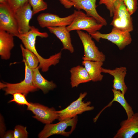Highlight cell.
Instances as JSON below:
<instances>
[{"label": "cell", "instance_id": "cell-1", "mask_svg": "<svg viewBox=\"0 0 138 138\" xmlns=\"http://www.w3.org/2000/svg\"><path fill=\"white\" fill-rule=\"evenodd\" d=\"M122 0H116L113 10V19L110 25L121 31L130 32L134 29L133 19Z\"/></svg>", "mask_w": 138, "mask_h": 138}, {"label": "cell", "instance_id": "cell-2", "mask_svg": "<svg viewBox=\"0 0 138 138\" xmlns=\"http://www.w3.org/2000/svg\"><path fill=\"white\" fill-rule=\"evenodd\" d=\"M24 63L25 76L23 80L16 83L0 82V89H2L5 91V95L20 93L26 96L29 92H34L38 89L33 82V70L29 68L25 63Z\"/></svg>", "mask_w": 138, "mask_h": 138}, {"label": "cell", "instance_id": "cell-3", "mask_svg": "<svg viewBox=\"0 0 138 138\" xmlns=\"http://www.w3.org/2000/svg\"><path fill=\"white\" fill-rule=\"evenodd\" d=\"M78 121V117L76 116L71 118L59 121L56 124H46L38 134V137L40 138H47L55 134L68 137L73 132L68 129L74 131Z\"/></svg>", "mask_w": 138, "mask_h": 138}, {"label": "cell", "instance_id": "cell-4", "mask_svg": "<svg viewBox=\"0 0 138 138\" xmlns=\"http://www.w3.org/2000/svg\"><path fill=\"white\" fill-rule=\"evenodd\" d=\"M74 11V18L71 23L66 26L70 32L74 30H84L90 35L100 30L103 26L94 18L80 10Z\"/></svg>", "mask_w": 138, "mask_h": 138}, {"label": "cell", "instance_id": "cell-5", "mask_svg": "<svg viewBox=\"0 0 138 138\" xmlns=\"http://www.w3.org/2000/svg\"><path fill=\"white\" fill-rule=\"evenodd\" d=\"M86 92L81 93L78 98L68 106L61 110L56 111L59 121L71 118L86 111L93 110L94 107L90 105L91 102H85L83 99L87 95Z\"/></svg>", "mask_w": 138, "mask_h": 138}, {"label": "cell", "instance_id": "cell-6", "mask_svg": "<svg viewBox=\"0 0 138 138\" xmlns=\"http://www.w3.org/2000/svg\"><path fill=\"white\" fill-rule=\"evenodd\" d=\"M78 34L83 44L84 50L83 60L95 61H105V56L99 51L91 35L81 30H77Z\"/></svg>", "mask_w": 138, "mask_h": 138}, {"label": "cell", "instance_id": "cell-7", "mask_svg": "<svg viewBox=\"0 0 138 138\" xmlns=\"http://www.w3.org/2000/svg\"><path fill=\"white\" fill-rule=\"evenodd\" d=\"M90 35L97 42L101 38L107 39L116 44L120 50L130 44L132 41L130 32L122 31L113 27L109 33L102 34L98 31Z\"/></svg>", "mask_w": 138, "mask_h": 138}, {"label": "cell", "instance_id": "cell-8", "mask_svg": "<svg viewBox=\"0 0 138 138\" xmlns=\"http://www.w3.org/2000/svg\"><path fill=\"white\" fill-rule=\"evenodd\" d=\"M0 30L17 36L19 34L14 12L7 3L0 4Z\"/></svg>", "mask_w": 138, "mask_h": 138}, {"label": "cell", "instance_id": "cell-9", "mask_svg": "<svg viewBox=\"0 0 138 138\" xmlns=\"http://www.w3.org/2000/svg\"><path fill=\"white\" fill-rule=\"evenodd\" d=\"M30 103L27 110L31 111L34 115L33 117L38 121L46 124L58 119V114L54 108H49L39 103Z\"/></svg>", "mask_w": 138, "mask_h": 138}, {"label": "cell", "instance_id": "cell-10", "mask_svg": "<svg viewBox=\"0 0 138 138\" xmlns=\"http://www.w3.org/2000/svg\"><path fill=\"white\" fill-rule=\"evenodd\" d=\"M74 11L72 14L66 17H61L58 15L49 13H44L39 14L37 20L41 28L49 27H59L67 26L73 21L75 16Z\"/></svg>", "mask_w": 138, "mask_h": 138}, {"label": "cell", "instance_id": "cell-11", "mask_svg": "<svg viewBox=\"0 0 138 138\" xmlns=\"http://www.w3.org/2000/svg\"><path fill=\"white\" fill-rule=\"evenodd\" d=\"M17 23L19 34L25 33L31 29L29 22L33 13L31 7L28 3L14 12Z\"/></svg>", "mask_w": 138, "mask_h": 138}, {"label": "cell", "instance_id": "cell-12", "mask_svg": "<svg viewBox=\"0 0 138 138\" xmlns=\"http://www.w3.org/2000/svg\"><path fill=\"white\" fill-rule=\"evenodd\" d=\"M120 127L114 138H132L138 133V112L134 113L129 118L122 121Z\"/></svg>", "mask_w": 138, "mask_h": 138}, {"label": "cell", "instance_id": "cell-13", "mask_svg": "<svg viewBox=\"0 0 138 138\" xmlns=\"http://www.w3.org/2000/svg\"><path fill=\"white\" fill-rule=\"evenodd\" d=\"M69 0L74 3V7L78 10H83L87 15L93 17L99 23L103 26L107 25V23L105 19L100 15L96 10V0Z\"/></svg>", "mask_w": 138, "mask_h": 138}, {"label": "cell", "instance_id": "cell-14", "mask_svg": "<svg viewBox=\"0 0 138 138\" xmlns=\"http://www.w3.org/2000/svg\"><path fill=\"white\" fill-rule=\"evenodd\" d=\"M127 71V68L123 67H117L112 70L102 67L101 69L102 72L108 73L114 77L113 89L120 91L124 95L128 89L125 82Z\"/></svg>", "mask_w": 138, "mask_h": 138}, {"label": "cell", "instance_id": "cell-15", "mask_svg": "<svg viewBox=\"0 0 138 138\" xmlns=\"http://www.w3.org/2000/svg\"><path fill=\"white\" fill-rule=\"evenodd\" d=\"M50 32L55 35L61 42L63 50H67L73 53L74 49L72 43L70 32L66 26L49 27L47 28Z\"/></svg>", "mask_w": 138, "mask_h": 138}, {"label": "cell", "instance_id": "cell-16", "mask_svg": "<svg viewBox=\"0 0 138 138\" xmlns=\"http://www.w3.org/2000/svg\"><path fill=\"white\" fill-rule=\"evenodd\" d=\"M14 36L6 31L0 30V55L7 60L10 57V51L14 46Z\"/></svg>", "mask_w": 138, "mask_h": 138}, {"label": "cell", "instance_id": "cell-17", "mask_svg": "<svg viewBox=\"0 0 138 138\" xmlns=\"http://www.w3.org/2000/svg\"><path fill=\"white\" fill-rule=\"evenodd\" d=\"M70 71L71 73L70 84L72 88L77 87L80 84L91 81L84 67L78 65L71 68Z\"/></svg>", "mask_w": 138, "mask_h": 138}, {"label": "cell", "instance_id": "cell-18", "mask_svg": "<svg viewBox=\"0 0 138 138\" xmlns=\"http://www.w3.org/2000/svg\"><path fill=\"white\" fill-rule=\"evenodd\" d=\"M82 64L88 72L91 81L96 82L102 80L103 76L101 73L103 62L83 60Z\"/></svg>", "mask_w": 138, "mask_h": 138}, {"label": "cell", "instance_id": "cell-19", "mask_svg": "<svg viewBox=\"0 0 138 138\" xmlns=\"http://www.w3.org/2000/svg\"><path fill=\"white\" fill-rule=\"evenodd\" d=\"M38 66L33 70L32 80L34 85L41 89L44 94L53 90L56 87V85L52 81H49L45 79L40 72Z\"/></svg>", "mask_w": 138, "mask_h": 138}, {"label": "cell", "instance_id": "cell-20", "mask_svg": "<svg viewBox=\"0 0 138 138\" xmlns=\"http://www.w3.org/2000/svg\"><path fill=\"white\" fill-rule=\"evenodd\" d=\"M114 95V98L105 107L96 117L98 118L101 112L106 108L110 106L114 101L117 102L120 104L125 109L127 116V119L130 118L134 113L132 107L128 103L125 99L124 95L120 91L114 89H112Z\"/></svg>", "mask_w": 138, "mask_h": 138}, {"label": "cell", "instance_id": "cell-21", "mask_svg": "<svg viewBox=\"0 0 138 138\" xmlns=\"http://www.w3.org/2000/svg\"><path fill=\"white\" fill-rule=\"evenodd\" d=\"M20 47L23 58V62L32 70L38 67L39 62L37 56L31 51L24 47L22 44L20 45Z\"/></svg>", "mask_w": 138, "mask_h": 138}, {"label": "cell", "instance_id": "cell-22", "mask_svg": "<svg viewBox=\"0 0 138 138\" xmlns=\"http://www.w3.org/2000/svg\"><path fill=\"white\" fill-rule=\"evenodd\" d=\"M28 3L32 8L33 15L47 8V4L43 0H28Z\"/></svg>", "mask_w": 138, "mask_h": 138}, {"label": "cell", "instance_id": "cell-23", "mask_svg": "<svg viewBox=\"0 0 138 138\" xmlns=\"http://www.w3.org/2000/svg\"><path fill=\"white\" fill-rule=\"evenodd\" d=\"M12 95L13 98L9 101V103L13 102L19 105H25L27 106L30 105V103L27 101L24 94L20 93H16Z\"/></svg>", "mask_w": 138, "mask_h": 138}, {"label": "cell", "instance_id": "cell-24", "mask_svg": "<svg viewBox=\"0 0 138 138\" xmlns=\"http://www.w3.org/2000/svg\"><path fill=\"white\" fill-rule=\"evenodd\" d=\"M14 138H27L28 137V133L26 127L21 125H17L14 129Z\"/></svg>", "mask_w": 138, "mask_h": 138}, {"label": "cell", "instance_id": "cell-25", "mask_svg": "<svg viewBox=\"0 0 138 138\" xmlns=\"http://www.w3.org/2000/svg\"><path fill=\"white\" fill-rule=\"evenodd\" d=\"M11 9L15 12L19 8L28 3V0H7Z\"/></svg>", "mask_w": 138, "mask_h": 138}, {"label": "cell", "instance_id": "cell-26", "mask_svg": "<svg viewBox=\"0 0 138 138\" xmlns=\"http://www.w3.org/2000/svg\"><path fill=\"white\" fill-rule=\"evenodd\" d=\"M130 15L135 13L137 9V0H122Z\"/></svg>", "mask_w": 138, "mask_h": 138}, {"label": "cell", "instance_id": "cell-27", "mask_svg": "<svg viewBox=\"0 0 138 138\" xmlns=\"http://www.w3.org/2000/svg\"><path fill=\"white\" fill-rule=\"evenodd\" d=\"M116 0H100L99 2L100 5L104 4L109 10L110 15L113 16L114 4Z\"/></svg>", "mask_w": 138, "mask_h": 138}, {"label": "cell", "instance_id": "cell-28", "mask_svg": "<svg viewBox=\"0 0 138 138\" xmlns=\"http://www.w3.org/2000/svg\"><path fill=\"white\" fill-rule=\"evenodd\" d=\"M6 127L3 117L1 115L0 117V135L1 137H3L5 133Z\"/></svg>", "mask_w": 138, "mask_h": 138}, {"label": "cell", "instance_id": "cell-29", "mask_svg": "<svg viewBox=\"0 0 138 138\" xmlns=\"http://www.w3.org/2000/svg\"><path fill=\"white\" fill-rule=\"evenodd\" d=\"M60 3L66 8L69 9L74 6V3L69 0H59Z\"/></svg>", "mask_w": 138, "mask_h": 138}, {"label": "cell", "instance_id": "cell-30", "mask_svg": "<svg viewBox=\"0 0 138 138\" xmlns=\"http://www.w3.org/2000/svg\"><path fill=\"white\" fill-rule=\"evenodd\" d=\"M3 138H14V131L9 130L5 133Z\"/></svg>", "mask_w": 138, "mask_h": 138}, {"label": "cell", "instance_id": "cell-31", "mask_svg": "<svg viewBox=\"0 0 138 138\" xmlns=\"http://www.w3.org/2000/svg\"><path fill=\"white\" fill-rule=\"evenodd\" d=\"M7 3V0H0V4Z\"/></svg>", "mask_w": 138, "mask_h": 138}, {"label": "cell", "instance_id": "cell-32", "mask_svg": "<svg viewBox=\"0 0 138 138\" xmlns=\"http://www.w3.org/2000/svg\"></svg>", "mask_w": 138, "mask_h": 138}]
</instances>
